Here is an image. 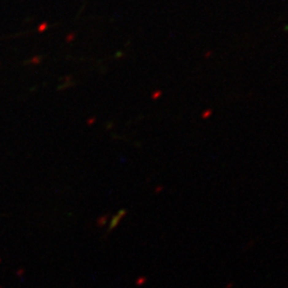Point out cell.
I'll list each match as a JSON object with an SVG mask.
<instances>
[{"mask_svg":"<svg viewBox=\"0 0 288 288\" xmlns=\"http://www.w3.org/2000/svg\"><path fill=\"white\" fill-rule=\"evenodd\" d=\"M124 215H125V210H121L119 211V213H117V216L113 217L112 221H111V223H110V226H109V231H112V229H114L115 227H117V225L119 224V222L122 220Z\"/></svg>","mask_w":288,"mask_h":288,"instance_id":"obj_1","label":"cell"}]
</instances>
